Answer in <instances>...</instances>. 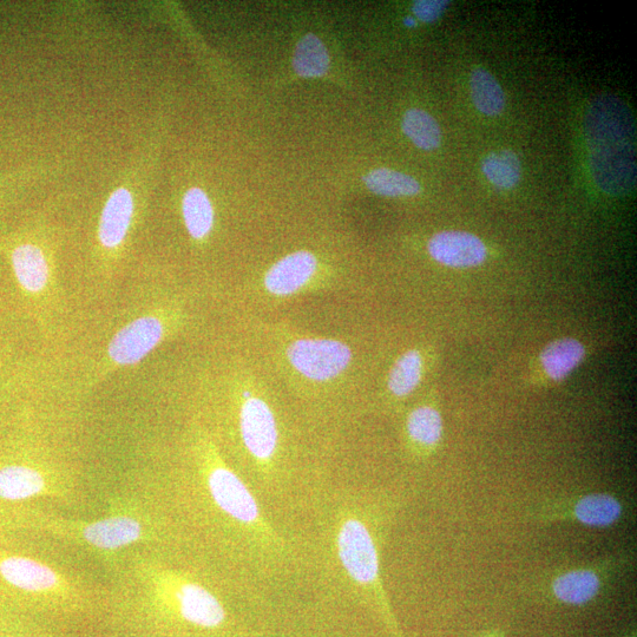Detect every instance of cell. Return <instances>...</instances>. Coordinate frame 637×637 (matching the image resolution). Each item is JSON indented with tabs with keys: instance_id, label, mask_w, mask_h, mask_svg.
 Listing matches in <instances>:
<instances>
[{
	"instance_id": "cell-1",
	"label": "cell",
	"mask_w": 637,
	"mask_h": 637,
	"mask_svg": "<svg viewBox=\"0 0 637 637\" xmlns=\"http://www.w3.org/2000/svg\"><path fill=\"white\" fill-rule=\"evenodd\" d=\"M590 169L603 192L623 195L636 183L633 115L620 98L603 96L589 105L586 121Z\"/></svg>"
},
{
	"instance_id": "cell-2",
	"label": "cell",
	"mask_w": 637,
	"mask_h": 637,
	"mask_svg": "<svg viewBox=\"0 0 637 637\" xmlns=\"http://www.w3.org/2000/svg\"><path fill=\"white\" fill-rule=\"evenodd\" d=\"M166 313L140 315L120 328L111 338L94 374V383L109 374L140 364L159 347L170 333Z\"/></svg>"
},
{
	"instance_id": "cell-3",
	"label": "cell",
	"mask_w": 637,
	"mask_h": 637,
	"mask_svg": "<svg viewBox=\"0 0 637 637\" xmlns=\"http://www.w3.org/2000/svg\"><path fill=\"white\" fill-rule=\"evenodd\" d=\"M52 527L72 540L107 553L128 548L148 536L147 525L128 512H118L95 522H51Z\"/></svg>"
},
{
	"instance_id": "cell-4",
	"label": "cell",
	"mask_w": 637,
	"mask_h": 637,
	"mask_svg": "<svg viewBox=\"0 0 637 637\" xmlns=\"http://www.w3.org/2000/svg\"><path fill=\"white\" fill-rule=\"evenodd\" d=\"M155 593L172 602L177 614L190 625L213 629L226 620V610L218 597L199 583L157 575L153 581Z\"/></svg>"
},
{
	"instance_id": "cell-5",
	"label": "cell",
	"mask_w": 637,
	"mask_h": 637,
	"mask_svg": "<svg viewBox=\"0 0 637 637\" xmlns=\"http://www.w3.org/2000/svg\"><path fill=\"white\" fill-rule=\"evenodd\" d=\"M628 562L625 557L608 558L593 567L563 571L550 582V594L557 602L571 607L586 606L599 596L615 575L622 574Z\"/></svg>"
},
{
	"instance_id": "cell-6",
	"label": "cell",
	"mask_w": 637,
	"mask_h": 637,
	"mask_svg": "<svg viewBox=\"0 0 637 637\" xmlns=\"http://www.w3.org/2000/svg\"><path fill=\"white\" fill-rule=\"evenodd\" d=\"M338 554L341 564L354 581L383 594L376 543L363 522L350 518L341 524Z\"/></svg>"
},
{
	"instance_id": "cell-7",
	"label": "cell",
	"mask_w": 637,
	"mask_h": 637,
	"mask_svg": "<svg viewBox=\"0 0 637 637\" xmlns=\"http://www.w3.org/2000/svg\"><path fill=\"white\" fill-rule=\"evenodd\" d=\"M288 359L301 376L327 382L340 376L351 364L348 345L333 339H299L288 347Z\"/></svg>"
},
{
	"instance_id": "cell-8",
	"label": "cell",
	"mask_w": 637,
	"mask_h": 637,
	"mask_svg": "<svg viewBox=\"0 0 637 637\" xmlns=\"http://www.w3.org/2000/svg\"><path fill=\"white\" fill-rule=\"evenodd\" d=\"M625 514L621 499L607 492H594L545 505L538 517L545 521H570L588 528H610Z\"/></svg>"
},
{
	"instance_id": "cell-9",
	"label": "cell",
	"mask_w": 637,
	"mask_h": 637,
	"mask_svg": "<svg viewBox=\"0 0 637 637\" xmlns=\"http://www.w3.org/2000/svg\"><path fill=\"white\" fill-rule=\"evenodd\" d=\"M207 469V487L215 504L235 521L247 525L259 523V505L240 477L216 461L214 455Z\"/></svg>"
},
{
	"instance_id": "cell-10",
	"label": "cell",
	"mask_w": 637,
	"mask_h": 637,
	"mask_svg": "<svg viewBox=\"0 0 637 637\" xmlns=\"http://www.w3.org/2000/svg\"><path fill=\"white\" fill-rule=\"evenodd\" d=\"M11 264L19 287L29 298L45 301L54 297L55 266L45 248L32 242L19 245L11 252Z\"/></svg>"
},
{
	"instance_id": "cell-11",
	"label": "cell",
	"mask_w": 637,
	"mask_h": 637,
	"mask_svg": "<svg viewBox=\"0 0 637 637\" xmlns=\"http://www.w3.org/2000/svg\"><path fill=\"white\" fill-rule=\"evenodd\" d=\"M240 409L242 441L249 453L260 462H268L277 452L279 432L271 407L246 392Z\"/></svg>"
},
{
	"instance_id": "cell-12",
	"label": "cell",
	"mask_w": 637,
	"mask_h": 637,
	"mask_svg": "<svg viewBox=\"0 0 637 637\" xmlns=\"http://www.w3.org/2000/svg\"><path fill=\"white\" fill-rule=\"evenodd\" d=\"M0 576L11 587L38 595H62L71 584L48 564L24 556H9L0 561Z\"/></svg>"
},
{
	"instance_id": "cell-13",
	"label": "cell",
	"mask_w": 637,
	"mask_h": 637,
	"mask_svg": "<svg viewBox=\"0 0 637 637\" xmlns=\"http://www.w3.org/2000/svg\"><path fill=\"white\" fill-rule=\"evenodd\" d=\"M136 219V202L127 187L114 190L102 209L98 223V244L109 259L117 258L127 244Z\"/></svg>"
},
{
	"instance_id": "cell-14",
	"label": "cell",
	"mask_w": 637,
	"mask_h": 637,
	"mask_svg": "<svg viewBox=\"0 0 637 637\" xmlns=\"http://www.w3.org/2000/svg\"><path fill=\"white\" fill-rule=\"evenodd\" d=\"M428 249L433 260L450 268L478 267L488 258L484 242L468 232L438 233L430 240Z\"/></svg>"
},
{
	"instance_id": "cell-15",
	"label": "cell",
	"mask_w": 637,
	"mask_h": 637,
	"mask_svg": "<svg viewBox=\"0 0 637 637\" xmlns=\"http://www.w3.org/2000/svg\"><path fill=\"white\" fill-rule=\"evenodd\" d=\"M58 484L52 472L26 464H9L0 468V498L5 501H25L52 495Z\"/></svg>"
},
{
	"instance_id": "cell-16",
	"label": "cell",
	"mask_w": 637,
	"mask_h": 637,
	"mask_svg": "<svg viewBox=\"0 0 637 637\" xmlns=\"http://www.w3.org/2000/svg\"><path fill=\"white\" fill-rule=\"evenodd\" d=\"M318 269V260L306 251L285 256L268 269L266 290L275 297H288L298 293L310 282Z\"/></svg>"
},
{
	"instance_id": "cell-17",
	"label": "cell",
	"mask_w": 637,
	"mask_h": 637,
	"mask_svg": "<svg viewBox=\"0 0 637 637\" xmlns=\"http://www.w3.org/2000/svg\"><path fill=\"white\" fill-rule=\"evenodd\" d=\"M586 357V348L579 340L562 338L545 346L541 353V364L545 373L555 382L567 378Z\"/></svg>"
},
{
	"instance_id": "cell-18",
	"label": "cell",
	"mask_w": 637,
	"mask_h": 637,
	"mask_svg": "<svg viewBox=\"0 0 637 637\" xmlns=\"http://www.w3.org/2000/svg\"><path fill=\"white\" fill-rule=\"evenodd\" d=\"M182 215L190 236L196 241L208 238L214 227V208L200 188L189 189L183 196Z\"/></svg>"
},
{
	"instance_id": "cell-19",
	"label": "cell",
	"mask_w": 637,
	"mask_h": 637,
	"mask_svg": "<svg viewBox=\"0 0 637 637\" xmlns=\"http://www.w3.org/2000/svg\"><path fill=\"white\" fill-rule=\"evenodd\" d=\"M470 88L472 102L479 113L490 117L503 113L505 109L504 91L489 71L483 68L472 71Z\"/></svg>"
},
{
	"instance_id": "cell-20",
	"label": "cell",
	"mask_w": 637,
	"mask_h": 637,
	"mask_svg": "<svg viewBox=\"0 0 637 637\" xmlns=\"http://www.w3.org/2000/svg\"><path fill=\"white\" fill-rule=\"evenodd\" d=\"M443 431V418L435 407L419 406L407 419V433L411 441L423 448H435L442 441Z\"/></svg>"
},
{
	"instance_id": "cell-21",
	"label": "cell",
	"mask_w": 637,
	"mask_h": 637,
	"mask_svg": "<svg viewBox=\"0 0 637 637\" xmlns=\"http://www.w3.org/2000/svg\"><path fill=\"white\" fill-rule=\"evenodd\" d=\"M293 67L301 77L324 76L330 68V57L321 39L313 34L302 38L294 52Z\"/></svg>"
},
{
	"instance_id": "cell-22",
	"label": "cell",
	"mask_w": 637,
	"mask_h": 637,
	"mask_svg": "<svg viewBox=\"0 0 637 637\" xmlns=\"http://www.w3.org/2000/svg\"><path fill=\"white\" fill-rule=\"evenodd\" d=\"M482 170L492 185L501 189L517 186L522 176L521 161L511 150H501L485 157Z\"/></svg>"
},
{
	"instance_id": "cell-23",
	"label": "cell",
	"mask_w": 637,
	"mask_h": 637,
	"mask_svg": "<svg viewBox=\"0 0 637 637\" xmlns=\"http://www.w3.org/2000/svg\"><path fill=\"white\" fill-rule=\"evenodd\" d=\"M403 130L416 147L423 150H435L441 146V127L429 113L420 109L406 111L403 118Z\"/></svg>"
},
{
	"instance_id": "cell-24",
	"label": "cell",
	"mask_w": 637,
	"mask_h": 637,
	"mask_svg": "<svg viewBox=\"0 0 637 637\" xmlns=\"http://www.w3.org/2000/svg\"><path fill=\"white\" fill-rule=\"evenodd\" d=\"M423 358L416 350H411L403 354L393 369L389 377V389L393 396L404 398L417 389L422 380Z\"/></svg>"
},
{
	"instance_id": "cell-25",
	"label": "cell",
	"mask_w": 637,
	"mask_h": 637,
	"mask_svg": "<svg viewBox=\"0 0 637 637\" xmlns=\"http://www.w3.org/2000/svg\"><path fill=\"white\" fill-rule=\"evenodd\" d=\"M364 180L367 188L380 196H413L420 192L419 182L413 177L387 168L372 170Z\"/></svg>"
},
{
	"instance_id": "cell-26",
	"label": "cell",
	"mask_w": 637,
	"mask_h": 637,
	"mask_svg": "<svg viewBox=\"0 0 637 637\" xmlns=\"http://www.w3.org/2000/svg\"><path fill=\"white\" fill-rule=\"evenodd\" d=\"M449 4L446 0H419L413 5L412 10L419 21L433 23L442 17Z\"/></svg>"
},
{
	"instance_id": "cell-27",
	"label": "cell",
	"mask_w": 637,
	"mask_h": 637,
	"mask_svg": "<svg viewBox=\"0 0 637 637\" xmlns=\"http://www.w3.org/2000/svg\"><path fill=\"white\" fill-rule=\"evenodd\" d=\"M404 24L406 26H409V28H415V26L417 25L416 19L412 18V17H406L404 19Z\"/></svg>"
},
{
	"instance_id": "cell-28",
	"label": "cell",
	"mask_w": 637,
	"mask_h": 637,
	"mask_svg": "<svg viewBox=\"0 0 637 637\" xmlns=\"http://www.w3.org/2000/svg\"><path fill=\"white\" fill-rule=\"evenodd\" d=\"M483 637H502V636H501V633L497 632V633H491V634L485 635Z\"/></svg>"
},
{
	"instance_id": "cell-29",
	"label": "cell",
	"mask_w": 637,
	"mask_h": 637,
	"mask_svg": "<svg viewBox=\"0 0 637 637\" xmlns=\"http://www.w3.org/2000/svg\"><path fill=\"white\" fill-rule=\"evenodd\" d=\"M623 637H636V635H635V633H629V634H627L626 636H623Z\"/></svg>"
}]
</instances>
